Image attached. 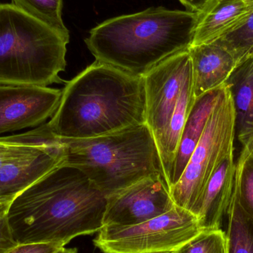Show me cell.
Listing matches in <instances>:
<instances>
[{"instance_id": "cell-4", "label": "cell", "mask_w": 253, "mask_h": 253, "mask_svg": "<svg viewBox=\"0 0 253 253\" xmlns=\"http://www.w3.org/2000/svg\"><path fill=\"white\" fill-rule=\"evenodd\" d=\"M61 140L64 164L81 170L107 197L147 177L165 176L156 140L146 123L95 138Z\"/></svg>"}, {"instance_id": "cell-28", "label": "cell", "mask_w": 253, "mask_h": 253, "mask_svg": "<svg viewBox=\"0 0 253 253\" xmlns=\"http://www.w3.org/2000/svg\"><path fill=\"white\" fill-rule=\"evenodd\" d=\"M13 199L0 196V217L6 216Z\"/></svg>"}, {"instance_id": "cell-3", "label": "cell", "mask_w": 253, "mask_h": 253, "mask_svg": "<svg viewBox=\"0 0 253 253\" xmlns=\"http://www.w3.org/2000/svg\"><path fill=\"white\" fill-rule=\"evenodd\" d=\"M198 12L151 7L108 19L90 30L85 44L96 61L144 77L193 43Z\"/></svg>"}, {"instance_id": "cell-24", "label": "cell", "mask_w": 253, "mask_h": 253, "mask_svg": "<svg viewBox=\"0 0 253 253\" xmlns=\"http://www.w3.org/2000/svg\"><path fill=\"white\" fill-rule=\"evenodd\" d=\"M18 245L9 226L7 215L0 217V253L10 252Z\"/></svg>"}, {"instance_id": "cell-14", "label": "cell", "mask_w": 253, "mask_h": 253, "mask_svg": "<svg viewBox=\"0 0 253 253\" xmlns=\"http://www.w3.org/2000/svg\"><path fill=\"white\" fill-rule=\"evenodd\" d=\"M236 168L234 153H231L223 160L210 179L197 215L201 230L221 229L233 195Z\"/></svg>"}, {"instance_id": "cell-23", "label": "cell", "mask_w": 253, "mask_h": 253, "mask_svg": "<svg viewBox=\"0 0 253 253\" xmlns=\"http://www.w3.org/2000/svg\"><path fill=\"white\" fill-rule=\"evenodd\" d=\"M44 145H26V144L7 142V141L0 140V168L13 161L17 160L20 158L34 153Z\"/></svg>"}, {"instance_id": "cell-13", "label": "cell", "mask_w": 253, "mask_h": 253, "mask_svg": "<svg viewBox=\"0 0 253 253\" xmlns=\"http://www.w3.org/2000/svg\"><path fill=\"white\" fill-rule=\"evenodd\" d=\"M188 50L196 98L223 87L236 68L233 55L220 40L190 46Z\"/></svg>"}, {"instance_id": "cell-6", "label": "cell", "mask_w": 253, "mask_h": 253, "mask_svg": "<svg viewBox=\"0 0 253 253\" xmlns=\"http://www.w3.org/2000/svg\"><path fill=\"white\" fill-rule=\"evenodd\" d=\"M236 137V111L225 84L181 178L169 189L176 206L197 217L210 179L223 160L234 153Z\"/></svg>"}, {"instance_id": "cell-27", "label": "cell", "mask_w": 253, "mask_h": 253, "mask_svg": "<svg viewBox=\"0 0 253 253\" xmlns=\"http://www.w3.org/2000/svg\"><path fill=\"white\" fill-rule=\"evenodd\" d=\"M187 10L200 12L211 0H179Z\"/></svg>"}, {"instance_id": "cell-15", "label": "cell", "mask_w": 253, "mask_h": 253, "mask_svg": "<svg viewBox=\"0 0 253 253\" xmlns=\"http://www.w3.org/2000/svg\"><path fill=\"white\" fill-rule=\"evenodd\" d=\"M222 87L211 90L196 98L183 128L172 168L167 180L169 189L175 185L181 178L192 153L203 135L211 113L218 102Z\"/></svg>"}, {"instance_id": "cell-20", "label": "cell", "mask_w": 253, "mask_h": 253, "mask_svg": "<svg viewBox=\"0 0 253 253\" xmlns=\"http://www.w3.org/2000/svg\"><path fill=\"white\" fill-rule=\"evenodd\" d=\"M234 187L242 209L253 218V156L243 148L236 162Z\"/></svg>"}, {"instance_id": "cell-5", "label": "cell", "mask_w": 253, "mask_h": 253, "mask_svg": "<svg viewBox=\"0 0 253 253\" xmlns=\"http://www.w3.org/2000/svg\"><path fill=\"white\" fill-rule=\"evenodd\" d=\"M69 40L11 3L0 4V84L64 83Z\"/></svg>"}, {"instance_id": "cell-22", "label": "cell", "mask_w": 253, "mask_h": 253, "mask_svg": "<svg viewBox=\"0 0 253 253\" xmlns=\"http://www.w3.org/2000/svg\"><path fill=\"white\" fill-rule=\"evenodd\" d=\"M172 253H227L225 232L202 230Z\"/></svg>"}, {"instance_id": "cell-30", "label": "cell", "mask_w": 253, "mask_h": 253, "mask_svg": "<svg viewBox=\"0 0 253 253\" xmlns=\"http://www.w3.org/2000/svg\"></svg>"}, {"instance_id": "cell-29", "label": "cell", "mask_w": 253, "mask_h": 253, "mask_svg": "<svg viewBox=\"0 0 253 253\" xmlns=\"http://www.w3.org/2000/svg\"><path fill=\"white\" fill-rule=\"evenodd\" d=\"M55 253H78V250L77 248H65V247H62Z\"/></svg>"}, {"instance_id": "cell-26", "label": "cell", "mask_w": 253, "mask_h": 253, "mask_svg": "<svg viewBox=\"0 0 253 253\" xmlns=\"http://www.w3.org/2000/svg\"><path fill=\"white\" fill-rule=\"evenodd\" d=\"M239 141L242 144V148L253 156V123L247 125L236 135Z\"/></svg>"}, {"instance_id": "cell-11", "label": "cell", "mask_w": 253, "mask_h": 253, "mask_svg": "<svg viewBox=\"0 0 253 253\" xmlns=\"http://www.w3.org/2000/svg\"><path fill=\"white\" fill-rule=\"evenodd\" d=\"M65 147L59 137L34 153L0 168V196L14 199L46 174L63 164Z\"/></svg>"}, {"instance_id": "cell-25", "label": "cell", "mask_w": 253, "mask_h": 253, "mask_svg": "<svg viewBox=\"0 0 253 253\" xmlns=\"http://www.w3.org/2000/svg\"><path fill=\"white\" fill-rule=\"evenodd\" d=\"M60 248L52 243L21 244L7 253H55Z\"/></svg>"}, {"instance_id": "cell-2", "label": "cell", "mask_w": 253, "mask_h": 253, "mask_svg": "<svg viewBox=\"0 0 253 253\" xmlns=\"http://www.w3.org/2000/svg\"><path fill=\"white\" fill-rule=\"evenodd\" d=\"M46 123L60 138L84 139L146 123L144 77L95 61L67 82Z\"/></svg>"}, {"instance_id": "cell-1", "label": "cell", "mask_w": 253, "mask_h": 253, "mask_svg": "<svg viewBox=\"0 0 253 253\" xmlns=\"http://www.w3.org/2000/svg\"><path fill=\"white\" fill-rule=\"evenodd\" d=\"M107 196L80 169L62 164L16 196L7 214L15 240L62 247L104 227Z\"/></svg>"}, {"instance_id": "cell-7", "label": "cell", "mask_w": 253, "mask_h": 253, "mask_svg": "<svg viewBox=\"0 0 253 253\" xmlns=\"http://www.w3.org/2000/svg\"><path fill=\"white\" fill-rule=\"evenodd\" d=\"M201 231L197 217L175 205L135 225L104 226L93 245L102 253H173Z\"/></svg>"}, {"instance_id": "cell-21", "label": "cell", "mask_w": 253, "mask_h": 253, "mask_svg": "<svg viewBox=\"0 0 253 253\" xmlns=\"http://www.w3.org/2000/svg\"><path fill=\"white\" fill-rule=\"evenodd\" d=\"M220 40L233 55L236 66L253 56V13L242 28Z\"/></svg>"}, {"instance_id": "cell-19", "label": "cell", "mask_w": 253, "mask_h": 253, "mask_svg": "<svg viewBox=\"0 0 253 253\" xmlns=\"http://www.w3.org/2000/svg\"><path fill=\"white\" fill-rule=\"evenodd\" d=\"M13 5L51 27L70 39L69 31L62 19L63 0H11Z\"/></svg>"}, {"instance_id": "cell-12", "label": "cell", "mask_w": 253, "mask_h": 253, "mask_svg": "<svg viewBox=\"0 0 253 253\" xmlns=\"http://www.w3.org/2000/svg\"><path fill=\"white\" fill-rule=\"evenodd\" d=\"M253 13V0H211L198 12L191 46L213 42L242 28Z\"/></svg>"}, {"instance_id": "cell-17", "label": "cell", "mask_w": 253, "mask_h": 253, "mask_svg": "<svg viewBox=\"0 0 253 253\" xmlns=\"http://www.w3.org/2000/svg\"><path fill=\"white\" fill-rule=\"evenodd\" d=\"M226 84L234 104L237 135L253 123V56L236 66Z\"/></svg>"}, {"instance_id": "cell-10", "label": "cell", "mask_w": 253, "mask_h": 253, "mask_svg": "<svg viewBox=\"0 0 253 253\" xmlns=\"http://www.w3.org/2000/svg\"><path fill=\"white\" fill-rule=\"evenodd\" d=\"M62 93L42 86L0 84V134L42 126L56 112Z\"/></svg>"}, {"instance_id": "cell-18", "label": "cell", "mask_w": 253, "mask_h": 253, "mask_svg": "<svg viewBox=\"0 0 253 253\" xmlns=\"http://www.w3.org/2000/svg\"><path fill=\"white\" fill-rule=\"evenodd\" d=\"M226 215L227 253H253V218L242 209L235 187Z\"/></svg>"}, {"instance_id": "cell-8", "label": "cell", "mask_w": 253, "mask_h": 253, "mask_svg": "<svg viewBox=\"0 0 253 253\" xmlns=\"http://www.w3.org/2000/svg\"><path fill=\"white\" fill-rule=\"evenodd\" d=\"M192 71L189 50L180 52L156 65L144 76L146 124L161 147L186 77Z\"/></svg>"}, {"instance_id": "cell-9", "label": "cell", "mask_w": 253, "mask_h": 253, "mask_svg": "<svg viewBox=\"0 0 253 253\" xmlns=\"http://www.w3.org/2000/svg\"><path fill=\"white\" fill-rule=\"evenodd\" d=\"M175 206L165 176L151 175L107 197L104 226L135 225Z\"/></svg>"}, {"instance_id": "cell-16", "label": "cell", "mask_w": 253, "mask_h": 253, "mask_svg": "<svg viewBox=\"0 0 253 253\" xmlns=\"http://www.w3.org/2000/svg\"><path fill=\"white\" fill-rule=\"evenodd\" d=\"M195 100L196 97L193 91V72L191 71L184 80L175 111L169 122L163 142L159 148L166 181L172 168L183 128Z\"/></svg>"}]
</instances>
